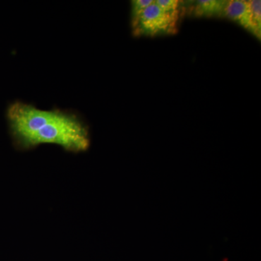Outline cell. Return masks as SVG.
<instances>
[{
	"mask_svg": "<svg viewBox=\"0 0 261 261\" xmlns=\"http://www.w3.org/2000/svg\"><path fill=\"white\" fill-rule=\"evenodd\" d=\"M7 118L15 142L23 148L53 144L77 152L87 150L90 145L88 127L71 111L39 109L15 101L8 107Z\"/></svg>",
	"mask_w": 261,
	"mask_h": 261,
	"instance_id": "obj_1",
	"label": "cell"
},
{
	"mask_svg": "<svg viewBox=\"0 0 261 261\" xmlns=\"http://www.w3.org/2000/svg\"><path fill=\"white\" fill-rule=\"evenodd\" d=\"M178 18L179 15L165 13L154 3L132 19V34L136 37L172 35L177 32Z\"/></svg>",
	"mask_w": 261,
	"mask_h": 261,
	"instance_id": "obj_2",
	"label": "cell"
},
{
	"mask_svg": "<svg viewBox=\"0 0 261 261\" xmlns=\"http://www.w3.org/2000/svg\"><path fill=\"white\" fill-rule=\"evenodd\" d=\"M224 17L236 22L260 40L261 33L257 32V29L252 23L251 12H250L248 1H245V0L227 1V4L224 9Z\"/></svg>",
	"mask_w": 261,
	"mask_h": 261,
	"instance_id": "obj_3",
	"label": "cell"
},
{
	"mask_svg": "<svg viewBox=\"0 0 261 261\" xmlns=\"http://www.w3.org/2000/svg\"><path fill=\"white\" fill-rule=\"evenodd\" d=\"M227 1L223 0H199L192 5L191 14L195 17L223 18Z\"/></svg>",
	"mask_w": 261,
	"mask_h": 261,
	"instance_id": "obj_4",
	"label": "cell"
},
{
	"mask_svg": "<svg viewBox=\"0 0 261 261\" xmlns=\"http://www.w3.org/2000/svg\"><path fill=\"white\" fill-rule=\"evenodd\" d=\"M181 2L178 0H156L154 3L168 14L179 15Z\"/></svg>",
	"mask_w": 261,
	"mask_h": 261,
	"instance_id": "obj_5",
	"label": "cell"
},
{
	"mask_svg": "<svg viewBox=\"0 0 261 261\" xmlns=\"http://www.w3.org/2000/svg\"><path fill=\"white\" fill-rule=\"evenodd\" d=\"M248 2L251 12L252 23L257 32L261 33V2L260 0Z\"/></svg>",
	"mask_w": 261,
	"mask_h": 261,
	"instance_id": "obj_6",
	"label": "cell"
},
{
	"mask_svg": "<svg viewBox=\"0 0 261 261\" xmlns=\"http://www.w3.org/2000/svg\"><path fill=\"white\" fill-rule=\"evenodd\" d=\"M154 0H133L130 2V17L132 19L137 18L142 12L153 4Z\"/></svg>",
	"mask_w": 261,
	"mask_h": 261,
	"instance_id": "obj_7",
	"label": "cell"
}]
</instances>
